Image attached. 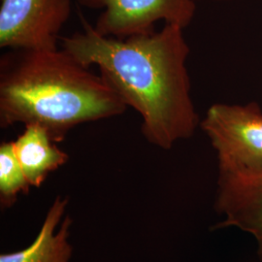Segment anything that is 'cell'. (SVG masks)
<instances>
[{"instance_id": "8992f818", "label": "cell", "mask_w": 262, "mask_h": 262, "mask_svg": "<svg viewBox=\"0 0 262 262\" xmlns=\"http://www.w3.org/2000/svg\"><path fill=\"white\" fill-rule=\"evenodd\" d=\"M216 209L225 215L219 226H234L253 236L262 255V173L220 174Z\"/></svg>"}, {"instance_id": "277c9868", "label": "cell", "mask_w": 262, "mask_h": 262, "mask_svg": "<svg viewBox=\"0 0 262 262\" xmlns=\"http://www.w3.org/2000/svg\"><path fill=\"white\" fill-rule=\"evenodd\" d=\"M71 14V0H1L0 47L56 49Z\"/></svg>"}, {"instance_id": "5b68a950", "label": "cell", "mask_w": 262, "mask_h": 262, "mask_svg": "<svg viewBox=\"0 0 262 262\" xmlns=\"http://www.w3.org/2000/svg\"><path fill=\"white\" fill-rule=\"evenodd\" d=\"M81 6L102 9L94 26L107 37L125 38L155 31V25L187 28L195 14V0H77Z\"/></svg>"}, {"instance_id": "ba28073f", "label": "cell", "mask_w": 262, "mask_h": 262, "mask_svg": "<svg viewBox=\"0 0 262 262\" xmlns=\"http://www.w3.org/2000/svg\"><path fill=\"white\" fill-rule=\"evenodd\" d=\"M13 143L31 187H40L52 172L68 160L66 151L56 146L47 129L38 123L25 124V130Z\"/></svg>"}, {"instance_id": "52a82bcc", "label": "cell", "mask_w": 262, "mask_h": 262, "mask_svg": "<svg viewBox=\"0 0 262 262\" xmlns=\"http://www.w3.org/2000/svg\"><path fill=\"white\" fill-rule=\"evenodd\" d=\"M68 199L57 196L48 211L34 241L24 250L2 253L0 262H69L72 246L69 243L71 219L62 216Z\"/></svg>"}, {"instance_id": "6da1fadb", "label": "cell", "mask_w": 262, "mask_h": 262, "mask_svg": "<svg viewBox=\"0 0 262 262\" xmlns=\"http://www.w3.org/2000/svg\"><path fill=\"white\" fill-rule=\"evenodd\" d=\"M83 30L61 37V47L100 75L142 118L149 143L163 150L190 138L199 119L190 94L184 28L167 25L159 31L125 39L99 34L81 16Z\"/></svg>"}, {"instance_id": "7a4b0ae2", "label": "cell", "mask_w": 262, "mask_h": 262, "mask_svg": "<svg viewBox=\"0 0 262 262\" xmlns=\"http://www.w3.org/2000/svg\"><path fill=\"white\" fill-rule=\"evenodd\" d=\"M127 105L101 75L63 49L9 50L0 58V126L38 123L56 143L85 122L120 116Z\"/></svg>"}, {"instance_id": "3957f363", "label": "cell", "mask_w": 262, "mask_h": 262, "mask_svg": "<svg viewBox=\"0 0 262 262\" xmlns=\"http://www.w3.org/2000/svg\"><path fill=\"white\" fill-rule=\"evenodd\" d=\"M200 125L217 154L220 174L262 173V110L257 104H213Z\"/></svg>"}, {"instance_id": "9c48e42d", "label": "cell", "mask_w": 262, "mask_h": 262, "mask_svg": "<svg viewBox=\"0 0 262 262\" xmlns=\"http://www.w3.org/2000/svg\"><path fill=\"white\" fill-rule=\"evenodd\" d=\"M28 178L19 163L13 142L0 145V202L2 207L12 206L20 193H28Z\"/></svg>"}, {"instance_id": "30bf717a", "label": "cell", "mask_w": 262, "mask_h": 262, "mask_svg": "<svg viewBox=\"0 0 262 262\" xmlns=\"http://www.w3.org/2000/svg\"><path fill=\"white\" fill-rule=\"evenodd\" d=\"M196 1V0H195ZM215 1H225V0H215Z\"/></svg>"}]
</instances>
